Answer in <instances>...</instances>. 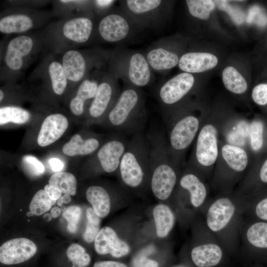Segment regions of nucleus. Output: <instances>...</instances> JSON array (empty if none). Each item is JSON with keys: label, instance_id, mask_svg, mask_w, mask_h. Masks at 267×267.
Listing matches in <instances>:
<instances>
[{"label": "nucleus", "instance_id": "1", "mask_svg": "<svg viewBox=\"0 0 267 267\" xmlns=\"http://www.w3.org/2000/svg\"><path fill=\"white\" fill-rule=\"evenodd\" d=\"M45 49L42 30L4 36L0 42V80L15 84Z\"/></svg>", "mask_w": 267, "mask_h": 267}, {"label": "nucleus", "instance_id": "2", "mask_svg": "<svg viewBox=\"0 0 267 267\" xmlns=\"http://www.w3.org/2000/svg\"><path fill=\"white\" fill-rule=\"evenodd\" d=\"M96 18L72 15L52 20L42 30L45 49L56 55L93 43Z\"/></svg>", "mask_w": 267, "mask_h": 267}, {"label": "nucleus", "instance_id": "3", "mask_svg": "<svg viewBox=\"0 0 267 267\" xmlns=\"http://www.w3.org/2000/svg\"><path fill=\"white\" fill-rule=\"evenodd\" d=\"M105 119L108 125L117 133L133 135L142 132L148 115L141 89L124 84L118 98Z\"/></svg>", "mask_w": 267, "mask_h": 267}, {"label": "nucleus", "instance_id": "4", "mask_svg": "<svg viewBox=\"0 0 267 267\" xmlns=\"http://www.w3.org/2000/svg\"><path fill=\"white\" fill-rule=\"evenodd\" d=\"M186 105L164 120L167 127V141L171 157L179 166L184 155L194 142L205 118Z\"/></svg>", "mask_w": 267, "mask_h": 267}, {"label": "nucleus", "instance_id": "5", "mask_svg": "<svg viewBox=\"0 0 267 267\" xmlns=\"http://www.w3.org/2000/svg\"><path fill=\"white\" fill-rule=\"evenodd\" d=\"M107 64L125 84L141 89L151 85L155 79L144 52L124 46L107 50Z\"/></svg>", "mask_w": 267, "mask_h": 267}, {"label": "nucleus", "instance_id": "6", "mask_svg": "<svg viewBox=\"0 0 267 267\" xmlns=\"http://www.w3.org/2000/svg\"><path fill=\"white\" fill-rule=\"evenodd\" d=\"M118 171L122 183L131 189L141 187L150 176V149L143 132L130 139Z\"/></svg>", "mask_w": 267, "mask_h": 267}, {"label": "nucleus", "instance_id": "7", "mask_svg": "<svg viewBox=\"0 0 267 267\" xmlns=\"http://www.w3.org/2000/svg\"><path fill=\"white\" fill-rule=\"evenodd\" d=\"M226 120L218 117L205 118L194 142L187 167L194 170H204L216 165L220 137Z\"/></svg>", "mask_w": 267, "mask_h": 267}, {"label": "nucleus", "instance_id": "8", "mask_svg": "<svg viewBox=\"0 0 267 267\" xmlns=\"http://www.w3.org/2000/svg\"><path fill=\"white\" fill-rule=\"evenodd\" d=\"M68 81V89L75 88L94 71L108 66L107 50L100 47L74 49L57 55Z\"/></svg>", "mask_w": 267, "mask_h": 267}, {"label": "nucleus", "instance_id": "9", "mask_svg": "<svg viewBox=\"0 0 267 267\" xmlns=\"http://www.w3.org/2000/svg\"><path fill=\"white\" fill-rule=\"evenodd\" d=\"M53 18L51 10L22 7L4 8L0 12V32L6 36L43 30Z\"/></svg>", "mask_w": 267, "mask_h": 267}, {"label": "nucleus", "instance_id": "10", "mask_svg": "<svg viewBox=\"0 0 267 267\" xmlns=\"http://www.w3.org/2000/svg\"><path fill=\"white\" fill-rule=\"evenodd\" d=\"M142 31L119 6H114L108 13L96 18L93 42L129 43Z\"/></svg>", "mask_w": 267, "mask_h": 267}, {"label": "nucleus", "instance_id": "11", "mask_svg": "<svg viewBox=\"0 0 267 267\" xmlns=\"http://www.w3.org/2000/svg\"><path fill=\"white\" fill-rule=\"evenodd\" d=\"M27 83L32 87L38 86L42 90L51 92L60 97L68 90V81L58 57L44 49L36 66L27 77Z\"/></svg>", "mask_w": 267, "mask_h": 267}, {"label": "nucleus", "instance_id": "12", "mask_svg": "<svg viewBox=\"0 0 267 267\" xmlns=\"http://www.w3.org/2000/svg\"><path fill=\"white\" fill-rule=\"evenodd\" d=\"M119 1L120 7L142 31L160 30L169 15L170 1L123 0Z\"/></svg>", "mask_w": 267, "mask_h": 267}, {"label": "nucleus", "instance_id": "13", "mask_svg": "<svg viewBox=\"0 0 267 267\" xmlns=\"http://www.w3.org/2000/svg\"><path fill=\"white\" fill-rule=\"evenodd\" d=\"M195 78L191 73L182 72L161 83L154 96L164 120L182 106V102L193 89Z\"/></svg>", "mask_w": 267, "mask_h": 267}, {"label": "nucleus", "instance_id": "14", "mask_svg": "<svg viewBox=\"0 0 267 267\" xmlns=\"http://www.w3.org/2000/svg\"><path fill=\"white\" fill-rule=\"evenodd\" d=\"M119 80L115 72L108 66L88 109V114L91 120L104 119L115 104L122 90Z\"/></svg>", "mask_w": 267, "mask_h": 267}, {"label": "nucleus", "instance_id": "15", "mask_svg": "<svg viewBox=\"0 0 267 267\" xmlns=\"http://www.w3.org/2000/svg\"><path fill=\"white\" fill-rule=\"evenodd\" d=\"M130 139L126 135L116 133L97 150L95 162L101 169L108 173L118 171L122 157L125 152Z\"/></svg>", "mask_w": 267, "mask_h": 267}, {"label": "nucleus", "instance_id": "16", "mask_svg": "<svg viewBox=\"0 0 267 267\" xmlns=\"http://www.w3.org/2000/svg\"><path fill=\"white\" fill-rule=\"evenodd\" d=\"M144 54L153 72L160 74L178 65L180 58L171 48L170 42L166 38H161L154 42Z\"/></svg>", "mask_w": 267, "mask_h": 267}, {"label": "nucleus", "instance_id": "17", "mask_svg": "<svg viewBox=\"0 0 267 267\" xmlns=\"http://www.w3.org/2000/svg\"><path fill=\"white\" fill-rule=\"evenodd\" d=\"M107 68L91 72L75 88V94L69 102L73 114L79 116L84 113L86 103L89 101L91 102L94 98L99 81Z\"/></svg>", "mask_w": 267, "mask_h": 267}, {"label": "nucleus", "instance_id": "18", "mask_svg": "<svg viewBox=\"0 0 267 267\" xmlns=\"http://www.w3.org/2000/svg\"><path fill=\"white\" fill-rule=\"evenodd\" d=\"M37 247L31 240L24 237L10 239L0 247L1 263L12 265L25 262L36 253Z\"/></svg>", "mask_w": 267, "mask_h": 267}, {"label": "nucleus", "instance_id": "19", "mask_svg": "<svg viewBox=\"0 0 267 267\" xmlns=\"http://www.w3.org/2000/svg\"><path fill=\"white\" fill-rule=\"evenodd\" d=\"M94 248L99 255L110 254L114 257L120 258L127 255L130 247L119 238L116 232L110 227L102 228L94 240Z\"/></svg>", "mask_w": 267, "mask_h": 267}, {"label": "nucleus", "instance_id": "20", "mask_svg": "<svg viewBox=\"0 0 267 267\" xmlns=\"http://www.w3.org/2000/svg\"><path fill=\"white\" fill-rule=\"evenodd\" d=\"M235 210L234 205L229 198H218L208 209L206 217L208 227L214 232L222 229L232 218Z\"/></svg>", "mask_w": 267, "mask_h": 267}, {"label": "nucleus", "instance_id": "21", "mask_svg": "<svg viewBox=\"0 0 267 267\" xmlns=\"http://www.w3.org/2000/svg\"><path fill=\"white\" fill-rule=\"evenodd\" d=\"M68 125L67 118L61 113L48 115L41 125L37 137L38 144L44 147L55 142L65 132Z\"/></svg>", "mask_w": 267, "mask_h": 267}, {"label": "nucleus", "instance_id": "22", "mask_svg": "<svg viewBox=\"0 0 267 267\" xmlns=\"http://www.w3.org/2000/svg\"><path fill=\"white\" fill-rule=\"evenodd\" d=\"M218 62V58L210 53L188 52L181 55L178 66L184 72L197 73L214 68Z\"/></svg>", "mask_w": 267, "mask_h": 267}, {"label": "nucleus", "instance_id": "23", "mask_svg": "<svg viewBox=\"0 0 267 267\" xmlns=\"http://www.w3.org/2000/svg\"><path fill=\"white\" fill-rule=\"evenodd\" d=\"M179 185L186 190L190 195L191 204L195 208L201 206L207 197L205 184L193 170L187 167V171L180 178Z\"/></svg>", "mask_w": 267, "mask_h": 267}, {"label": "nucleus", "instance_id": "24", "mask_svg": "<svg viewBox=\"0 0 267 267\" xmlns=\"http://www.w3.org/2000/svg\"><path fill=\"white\" fill-rule=\"evenodd\" d=\"M52 2L51 11L54 18H58L72 15L95 17L93 11V0H52Z\"/></svg>", "mask_w": 267, "mask_h": 267}, {"label": "nucleus", "instance_id": "25", "mask_svg": "<svg viewBox=\"0 0 267 267\" xmlns=\"http://www.w3.org/2000/svg\"><path fill=\"white\" fill-rule=\"evenodd\" d=\"M222 255L221 248L213 243L205 244L194 247L191 253V259L198 267H212L217 265Z\"/></svg>", "mask_w": 267, "mask_h": 267}, {"label": "nucleus", "instance_id": "26", "mask_svg": "<svg viewBox=\"0 0 267 267\" xmlns=\"http://www.w3.org/2000/svg\"><path fill=\"white\" fill-rule=\"evenodd\" d=\"M100 142L97 137L91 136L83 139L79 134H75L62 147L63 153L69 156L87 155L96 151Z\"/></svg>", "mask_w": 267, "mask_h": 267}, {"label": "nucleus", "instance_id": "27", "mask_svg": "<svg viewBox=\"0 0 267 267\" xmlns=\"http://www.w3.org/2000/svg\"><path fill=\"white\" fill-rule=\"evenodd\" d=\"M86 198L91 205L95 213L100 218L106 217L110 212V198L107 190L100 185L89 187Z\"/></svg>", "mask_w": 267, "mask_h": 267}, {"label": "nucleus", "instance_id": "28", "mask_svg": "<svg viewBox=\"0 0 267 267\" xmlns=\"http://www.w3.org/2000/svg\"><path fill=\"white\" fill-rule=\"evenodd\" d=\"M153 215L157 235L159 237H165L174 226L175 216L173 212L168 206L160 204L154 208Z\"/></svg>", "mask_w": 267, "mask_h": 267}, {"label": "nucleus", "instance_id": "29", "mask_svg": "<svg viewBox=\"0 0 267 267\" xmlns=\"http://www.w3.org/2000/svg\"><path fill=\"white\" fill-rule=\"evenodd\" d=\"M222 82L229 91L237 94L245 93L247 89V83L240 73L233 67H226L222 73Z\"/></svg>", "mask_w": 267, "mask_h": 267}, {"label": "nucleus", "instance_id": "30", "mask_svg": "<svg viewBox=\"0 0 267 267\" xmlns=\"http://www.w3.org/2000/svg\"><path fill=\"white\" fill-rule=\"evenodd\" d=\"M30 113L27 110L15 105L2 106L0 108V125L8 123L22 124L30 118Z\"/></svg>", "mask_w": 267, "mask_h": 267}, {"label": "nucleus", "instance_id": "31", "mask_svg": "<svg viewBox=\"0 0 267 267\" xmlns=\"http://www.w3.org/2000/svg\"><path fill=\"white\" fill-rule=\"evenodd\" d=\"M48 183L64 194H69L72 196L76 194L77 180L75 177L70 173H55L50 177Z\"/></svg>", "mask_w": 267, "mask_h": 267}, {"label": "nucleus", "instance_id": "32", "mask_svg": "<svg viewBox=\"0 0 267 267\" xmlns=\"http://www.w3.org/2000/svg\"><path fill=\"white\" fill-rule=\"evenodd\" d=\"M185 2L190 14L202 20L208 19L216 6L211 0H186Z\"/></svg>", "mask_w": 267, "mask_h": 267}, {"label": "nucleus", "instance_id": "33", "mask_svg": "<svg viewBox=\"0 0 267 267\" xmlns=\"http://www.w3.org/2000/svg\"><path fill=\"white\" fill-rule=\"evenodd\" d=\"M264 124L261 121L253 120L249 123L247 146L253 152L259 151L264 144Z\"/></svg>", "mask_w": 267, "mask_h": 267}, {"label": "nucleus", "instance_id": "34", "mask_svg": "<svg viewBox=\"0 0 267 267\" xmlns=\"http://www.w3.org/2000/svg\"><path fill=\"white\" fill-rule=\"evenodd\" d=\"M246 235L248 241L254 246L267 248V223L259 222L252 224Z\"/></svg>", "mask_w": 267, "mask_h": 267}, {"label": "nucleus", "instance_id": "35", "mask_svg": "<svg viewBox=\"0 0 267 267\" xmlns=\"http://www.w3.org/2000/svg\"><path fill=\"white\" fill-rule=\"evenodd\" d=\"M56 201L49 197L44 189H40L35 193L30 202V211L35 216H40L49 211Z\"/></svg>", "mask_w": 267, "mask_h": 267}, {"label": "nucleus", "instance_id": "36", "mask_svg": "<svg viewBox=\"0 0 267 267\" xmlns=\"http://www.w3.org/2000/svg\"><path fill=\"white\" fill-rule=\"evenodd\" d=\"M66 255L74 266L86 267L90 262V256L86 253L84 248L77 243L72 244L69 246Z\"/></svg>", "mask_w": 267, "mask_h": 267}, {"label": "nucleus", "instance_id": "37", "mask_svg": "<svg viewBox=\"0 0 267 267\" xmlns=\"http://www.w3.org/2000/svg\"><path fill=\"white\" fill-rule=\"evenodd\" d=\"M86 216L87 222L83 236L86 242L91 243L94 241L96 235L100 230L99 229L100 218L97 216L91 208L87 210Z\"/></svg>", "mask_w": 267, "mask_h": 267}, {"label": "nucleus", "instance_id": "38", "mask_svg": "<svg viewBox=\"0 0 267 267\" xmlns=\"http://www.w3.org/2000/svg\"><path fill=\"white\" fill-rule=\"evenodd\" d=\"M82 216V210L77 206H71L63 212L62 216L68 222L67 229L71 233L75 232Z\"/></svg>", "mask_w": 267, "mask_h": 267}, {"label": "nucleus", "instance_id": "39", "mask_svg": "<svg viewBox=\"0 0 267 267\" xmlns=\"http://www.w3.org/2000/svg\"><path fill=\"white\" fill-rule=\"evenodd\" d=\"M52 0H4L3 2L4 8L12 7H22L34 9H41L45 6Z\"/></svg>", "mask_w": 267, "mask_h": 267}, {"label": "nucleus", "instance_id": "40", "mask_svg": "<svg viewBox=\"0 0 267 267\" xmlns=\"http://www.w3.org/2000/svg\"><path fill=\"white\" fill-rule=\"evenodd\" d=\"M155 250L153 246H149L142 251L133 260V267H158L156 261L147 258L146 255L152 253Z\"/></svg>", "mask_w": 267, "mask_h": 267}, {"label": "nucleus", "instance_id": "41", "mask_svg": "<svg viewBox=\"0 0 267 267\" xmlns=\"http://www.w3.org/2000/svg\"><path fill=\"white\" fill-rule=\"evenodd\" d=\"M116 0H93V11L96 18L100 17L114 7Z\"/></svg>", "mask_w": 267, "mask_h": 267}, {"label": "nucleus", "instance_id": "42", "mask_svg": "<svg viewBox=\"0 0 267 267\" xmlns=\"http://www.w3.org/2000/svg\"><path fill=\"white\" fill-rule=\"evenodd\" d=\"M253 101L259 105L267 104V84H261L256 86L252 91Z\"/></svg>", "mask_w": 267, "mask_h": 267}, {"label": "nucleus", "instance_id": "43", "mask_svg": "<svg viewBox=\"0 0 267 267\" xmlns=\"http://www.w3.org/2000/svg\"><path fill=\"white\" fill-rule=\"evenodd\" d=\"M214 2L218 7L226 11L228 14L233 19V20L238 24H240L242 22L243 19L242 18L237 15H240V13L237 12L235 9L230 5L227 4V1L226 0H214Z\"/></svg>", "mask_w": 267, "mask_h": 267}, {"label": "nucleus", "instance_id": "44", "mask_svg": "<svg viewBox=\"0 0 267 267\" xmlns=\"http://www.w3.org/2000/svg\"><path fill=\"white\" fill-rule=\"evenodd\" d=\"M23 160L34 168L35 172L38 174H43L44 171L43 164L35 156L26 155L23 157Z\"/></svg>", "mask_w": 267, "mask_h": 267}, {"label": "nucleus", "instance_id": "45", "mask_svg": "<svg viewBox=\"0 0 267 267\" xmlns=\"http://www.w3.org/2000/svg\"><path fill=\"white\" fill-rule=\"evenodd\" d=\"M256 213L259 218L267 220V198L261 200L257 204Z\"/></svg>", "mask_w": 267, "mask_h": 267}, {"label": "nucleus", "instance_id": "46", "mask_svg": "<svg viewBox=\"0 0 267 267\" xmlns=\"http://www.w3.org/2000/svg\"><path fill=\"white\" fill-rule=\"evenodd\" d=\"M44 189L52 200L57 201L62 196V192L60 190L49 184L44 186Z\"/></svg>", "mask_w": 267, "mask_h": 267}, {"label": "nucleus", "instance_id": "47", "mask_svg": "<svg viewBox=\"0 0 267 267\" xmlns=\"http://www.w3.org/2000/svg\"><path fill=\"white\" fill-rule=\"evenodd\" d=\"M93 267H127V266L124 264L118 262L103 261L96 262Z\"/></svg>", "mask_w": 267, "mask_h": 267}, {"label": "nucleus", "instance_id": "48", "mask_svg": "<svg viewBox=\"0 0 267 267\" xmlns=\"http://www.w3.org/2000/svg\"><path fill=\"white\" fill-rule=\"evenodd\" d=\"M51 170L55 172H59L63 168L62 162L57 158H52L49 161Z\"/></svg>", "mask_w": 267, "mask_h": 267}, {"label": "nucleus", "instance_id": "49", "mask_svg": "<svg viewBox=\"0 0 267 267\" xmlns=\"http://www.w3.org/2000/svg\"><path fill=\"white\" fill-rule=\"evenodd\" d=\"M260 178L262 181L267 183V158L261 168L260 171Z\"/></svg>", "mask_w": 267, "mask_h": 267}, {"label": "nucleus", "instance_id": "50", "mask_svg": "<svg viewBox=\"0 0 267 267\" xmlns=\"http://www.w3.org/2000/svg\"><path fill=\"white\" fill-rule=\"evenodd\" d=\"M61 212L60 208L57 206H55L51 210L50 214L52 218H56L60 216Z\"/></svg>", "mask_w": 267, "mask_h": 267}, {"label": "nucleus", "instance_id": "51", "mask_svg": "<svg viewBox=\"0 0 267 267\" xmlns=\"http://www.w3.org/2000/svg\"><path fill=\"white\" fill-rule=\"evenodd\" d=\"M63 203L68 204L71 201V195L69 194H64L60 197Z\"/></svg>", "mask_w": 267, "mask_h": 267}, {"label": "nucleus", "instance_id": "52", "mask_svg": "<svg viewBox=\"0 0 267 267\" xmlns=\"http://www.w3.org/2000/svg\"><path fill=\"white\" fill-rule=\"evenodd\" d=\"M52 218V217L51 214L49 213H46L43 216L44 219L46 222L50 221L51 220Z\"/></svg>", "mask_w": 267, "mask_h": 267}, {"label": "nucleus", "instance_id": "53", "mask_svg": "<svg viewBox=\"0 0 267 267\" xmlns=\"http://www.w3.org/2000/svg\"><path fill=\"white\" fill-rule=\"evenodd\" d=\"M63 202L61 201V200L60 199V198H59L57 200V204L58 206L59 207H61L62 205H63Z\"/></svg>", "mask_w": 267, "mask_h": 267}, {"label": "nucleus", "instance_id": "54", "mask_svg": "<svg viewBox=\"0 0 267 267\" xmlns=\"http://www.w3.org/2000/svg\"><path fill=\"white\" fill-rule=\"evenodd\" d=\"M34 215L31 211H29L26 213V216L28 217H33Z\"/></svg>", "mask_w": 267, "mask_h": 267}, {"label": "nucleus", "instance_id": "55", "mask_svg": "<svg viewBox=\"0 0 267 267\" xmlns=\"http://www.w3.org/2000/svg\"><path fill=\"white\" fill-rule=\"evenodd\" d=\"M66 209V208L65 207V206L62 205L61 207V208H60V210L61 211H62L63 212L64 211H65V210Z\"/></svg>", "mask_w": 267, "mask_h": 267}, {"label": "nucleus", "instance_id": "56", "mask_svg": "<svg viewBox=\"0 0 267 267\" xmlns=\"http://www.w3.org/2000/svg\"><path fill=\"white\" fill-rule=\"evenodd\" d=\"M186 267L180 266H177V267Z\"/></svg>", "mask_w": 267, "mask_h": 267}, {"label": "nucleus", "instance_id": "57", "mask_svg": "<svg viewBox=\"0 0 267 267\" xmlns=\"http://www.w3.org/2000/svg\"><path fill=\"white\" fill-rule=\"evenodd\" d=\"M72 267H78V266H72Z\"/></svg>", "mask_w": 267, "mask_h": 267}]
</instances>
